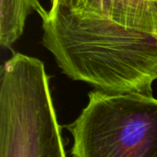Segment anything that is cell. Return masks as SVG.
<instances>
[{"label":"cell","instance_id":"cell-6","mask_svg":"<svg viewBox=\"0 0 157 157\" xmlns=\"http://www.w3.org/2000/svg\"><path fill=\"white\" fill-rule=\"evenodd\" d=\"M50 11L57 8H66L72 12H78L88 6L91 0H50Z\"/></svg>","mask_w":157,"mask_h":157},{"label":"cell","instance_id":"cell-4","mask_svg":"<svg viewBox=\"0 0 157 157\" xmlns=\"http://www.w3.org/2000/svg\"><path fill=\"white\" fill-rule=\"evenodd\" d=\"M81 11L101 14L116 24L157 39V0H91Z\"/></svg>","mask_w":157,"mask_h":157},{"label":"cell","instance_id":"cell-1","mask_svg":"<svg viewBox=\"0 0 157 157\" xmlns=\"http://www.w3.org/2000/svg\"><path fill=\"white\" fill-rule=\"evenodd\" d=\"M42 44L69 78L98 90L153 96L157 39L91 12L50 11Z\"/></svg>","mask_w":157,"mask_h":157},{"label":"cell","instance_id":"cell-3","mask_svg":"<svg viewBox=\"0 0 157 157\" xmlns=\"http://www.w3.org/2000/svg\"><path fill=\"white\" fill-rule=\"evenodd\" d=\"M66 128L72 157H157V99L137 93L95 89Z\"/></svg>","mask_w":157,"mask_h":157},{"label":"cell","instance_id":"cell-5","mask_svg":"<svg viewBox=\"0 0 157 157\" xmlns=\"http://www.w3.org/2000/svg\"><path fill=\"white\" fill-rule=\"evenodd\" d=\"M36 11L44 20L47 11L39 0H0V44L5 49H11L22 36L28 16Z\"/></svg>","mask_w":157,"mask_h":157},{"label":"cell","instance_id":"cell-2","mask_svg":"<svg viewBox=\"0 0 157 157\" xmlns=\"http://www.w3.org/2000/svg\"><path fill=\"white\" fill-rule=\"evenodd\" d=\"M0 157H66L44 63L19 52L1 67Z\"/></svg>","mask_w":157,"mask_h":157}]
</instances>
